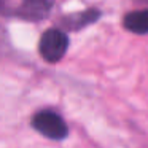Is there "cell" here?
I'll return each instance as SVG.
<instances>
[{
	"mask_svg": "<svg viewBox=\"0 0 148 148\" xmlns=\"http://www.w3.org/2000/svg\"><path fill=\"white\" fill-rule=\"evenodd\" d=\"M32 126L35 131H38L42 135L51 140H62L69 134V127L62 119V116L51 110L38 112L32 118Z\"/></svg>",
	"mask_w": 148,
	"mask_h": 148,
	"instance_id": "1",
	"label": "cell"
},
{
	"mask_svg": "<svg viewBox=\"0 0 148 148\" xmlns=\"http://www.w3.org/2000/svg\"><path fill=\"white\" fill-rule=\"evenodd\" d=\"M69 46V38L62 30L48 29L40 38V54L48 62H58L64 58Z\"/></svg>",
	"mask_w": 148,
	"mask_h": 148,
	"instance_id": "2",
	"label": "cell"
},
{
	"mask_svg": "<svg viewBox=\"0 0 148 148\" xmlns=\"http://www.w3.org/2000/svg\"><path fill=\"white\" fill-rule=\"evenodd\" d=\"M53 7V0H19L11 14L24 18V19H40L46 16Z\"/></svg>",
	"mask_w": 148,
	"mask_h": 148,
	"instance_id": "3",
	"label": "cell"
},
{
	"mask_svg": "<svg viewBox=\"0 0 148 148\" xmlns=\"http://www.w3.org/2000/svg\"><path fill=\"white\" fill-rule=\"evenodd\" d=\"M123 24L132 34H138V35L148 34V10H137L127 13Z\"/></svg>",
	"mask_w": 148,
	"mask_h": 148,
	"instance_id": "4",
	"label": "cell"
}]
</instances>
